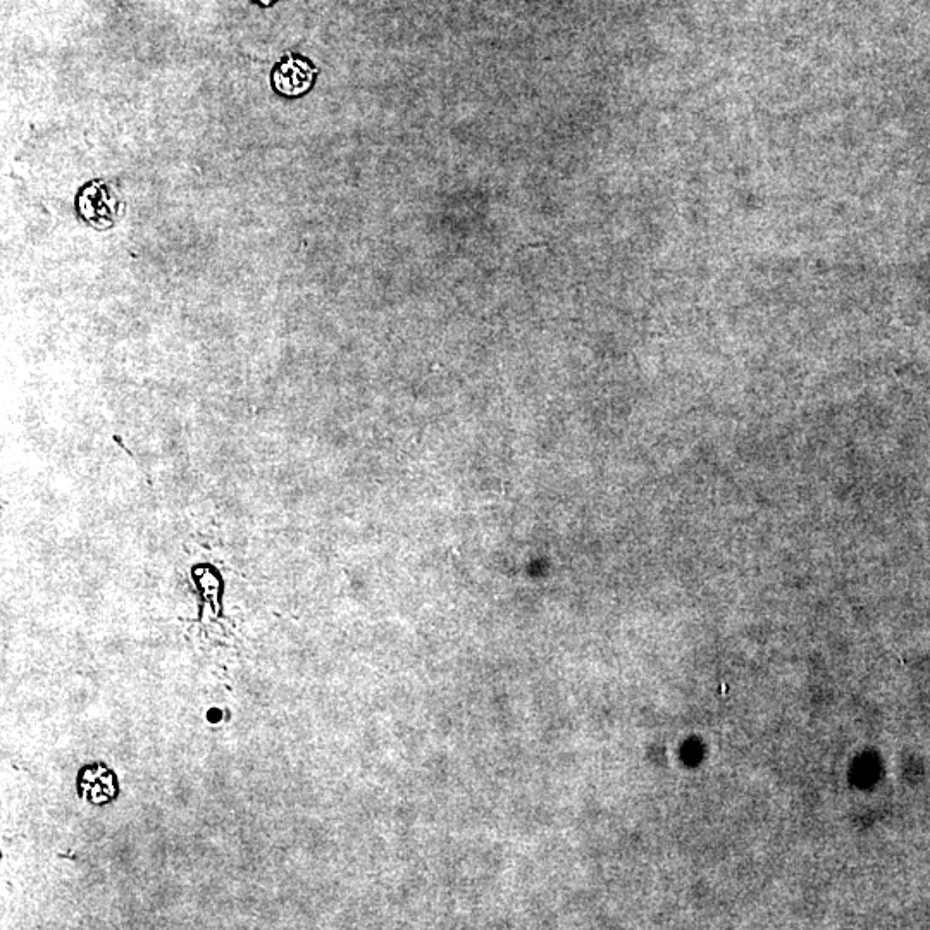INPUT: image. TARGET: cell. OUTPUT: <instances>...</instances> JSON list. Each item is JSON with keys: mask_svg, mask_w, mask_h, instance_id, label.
<instances>
[{"mask_svg": "<svg viewBox=\"0 0 930 930\" xmlns=\"http://www.w3.org/2000/svg\"><path fill=\"white\" fill-rule=\"evenodd\" d=\"M314 75L316 69L310 64L297 57H288L286 61H281L278 69L274 71V87L285 95H300L312 85Z\"/></svg>", "mask_w": 930, "mask_h": 930, "instance_id": "cell-1", "label": "cell"}]
</instances>
